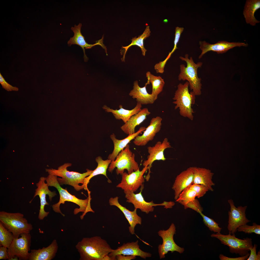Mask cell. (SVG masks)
I'll return each mask as SVG.
<instances>
[{
	"instance_id": "6da1fadb",
	"label": "cell",
	"mask_w": 260,
	"mask_h": 260,
	"mask_svg": "<svg viewBox=\"0 0 260 260\" xmlns=\"http://www.w3.org/2000/svg\"><path fill=\"white\" fill-rule=\"evenodd\" d=\"M57 178V176L51 174H49L47 177H45V181L48 186L55 187L58 190L59 195V202L52 206L53 209L55 212L59 213L65 216V214L62 213L60 209V206L61 204H64L65 202L68 201L75 203L79 206V208L74 209L73 213L76 215L80 212H83L80 217L81 220L83 219L87 212H94L91 207L90 202L91 198L90 193H89L88 197L86 199L83 200L78 198L75 195L70 194L66 188L64 189L62 188L59 184Z\"/></svg>"
},
{
	"instance_id": "7a4b0ae2",
	"label": "cell",
	"mask_w": 260,
	"mask_h": 260,
	"mask_svg": "<svg viewBox=\"0 0 260 260\" xmlns=\"http://www.w3.org/2000/svg\"><path fill=\"white\" fill-rule=\"evenodd\" d=\"M75 247L80 260H102L113 249L106 240L98 236L84 238Z\"/></svg>"
},
{
	"instance_id": "3957f363",
	"label": "cell",
	"mask_w": 260,
	"mask_h": 260,
	"mask_svg": "<svg viewBox=\"0 0 260 260\" xmlns=\"http://www.w3.org/2000/svg\"><path fill=\"white\" fill-rule=\"evenodd\" d=\"M72 164L66 163L58 167V169H46V171L49 174L58 176L61 178H57L58 182L60 185L68 184L73 187L77 191L84 189V187L79 183L84 184L85 177L92 173L93 170L87 169V171L83 173L73 171H69L67 169L68 167L71 166Z\"/></svg>"
},
{
	"instance_id": "277c9868",
	"label": "cell",
	"mask_w": 260,
	"mask_h": 260,
	"mask_svg": "<svg viewBox=\"0 0 260 260\" xmlns=\"http://www.w3.org/2000/svg\"><path fill=\"white\" fill-rule=\"evenodd\" d=\"M182 60L185 61L187 66L184 64L180 65V72L178 76L179 81L187 80L189 83L191 90L193 91L196 96L200 95L201 94L202 84L201 79L199 78L197 75V70L201 67L202 63L199 62L195 63L192 57L188 58V55L186 54L184 57H179Z\"/></svg>"
},
{
	"instance_id": "5b68a950",
	"label": "cell",
	"mask_w": 260,
	"mask_h": 260,
	"mask_svg": "<svg viewBox=\"0 0 260 260\" xmlns=\"http://www.w3.org/2000/svg\"><path fill=\"white\" fill-rule=\"evenodd\" d=\"M189 86L188 81L184 84L180 83L178 84L173 98L175 100L173 103L176 105L175 110L179 108L181 116L192 120L194 118L193 114L194 112L192 106L195 103L196 95L193 91L189 92Z\"/></svg>"
},
{
	"instance_id": "8992f818",
	"label": "cell",
	"mask_w": 260,
	"mask_h": 260,
	"mask_svg": "<svg viewBox=\"0 0 260 260\" xmlns=\"http://www.w3.org/2000/svg\"><path fill=\"white\" fill-rule=\"evenodd\" d=\"M0 222L14 238H18L23 233H30L33 229L32 224L28 222L23 214L19 212L0 211Z\"/></svg>"
},
{
	"instance_id": "52a82bcc",
	"label": "cell",
	"mask_w": 260,
	"mask_h": 260,
	"mask_svg": "<svg viewBox=\"0 0 260 260\" xmlns=\"http://www.w3.org/2000/svg\"><path fill=\"white\" fill-rule=\"evenodd\" d=\"M135 154L133 153L128 144L125 148L118 154L114 161H111L108 170L112 173L116 167V173L117 175H121L124 172L125 169L127 170L128 173L139 169L138 163L135 161Z\"/></svg>"
},
{
	"instance_id": "ba28073f",
	"label": "cell",
	"mask_w": 260,
	"mask_h": 260,
	"mask_svg": "<svg viewBox=\"0 0 260 260\" xmlns=\"http://www.w3.org/2000/svg\"><path fill=\"white\" fill-rule=\"evenodd\" d=\"M232 234L229 233L225 235L217 233L212 234L211 236L218 239L221 244L228 247L230 252L232 254H238L241 256L250 254V248L253 246L252 239L247 237L241 239L236 237L235 233Z\"/></svg>"
},
{
	"instance_id": "9c48e42d",
	"label": "cell",
	"mask_w": 260,
	"mask_h": 260,
	"mask_svg": "<svg viewBox=\"0 0 260 260\" xmlns=\"http://www.w3.org/2000/svg\"><path fill=\"white\" fill-rule=\"evenodd\" d=\"M140 192L135 194L134 192L129 191H124L125 194V197L127 200L126 202L133 204L135 208L140 209L141 211L148 214L150 212L153 211L154 208V207L158 206H164L166 209L171 208L175 204L174 202L172 201H164L160 204L154 203L153 201L148 202L145 201L142 194L143 188V185L141 186Z\"/></svg>"
},
{
	"instance_id": "30bf717a",
	"label": "cell",
	"mask_w": 260,
	"mask_h": 260,
	"mask_svg": "<svg viewBox=\"0 0 260 260\" xmlns=\"http://www.w3.org/2000/svg\"><path fill=\"white\" fill-rule=\"evenodd\" d=\"M20 238H14L9 248H7L8 260H11L15 256L19 260H28L29 251L30 250L31 236L30 233H23Z\"/></svg>"
},
{
	"instance_id": "8fae6325",
	"label": "cell",
	"mask_w": 260,
	"mask_h": 260,
	"mask_svg": "<svg viewBox=\"0 0 260 260\" xmlns=\"http://www.w3.org/2000/svg\"><path fill=\"white\" fill-rule=\"evenodd\" d=\"M176 231L175 226L172 223L167 229L160 230L158 232V235L162 240V244L159 245L158 247L160 259L165 258V255L169 251L172 253L176 251L180 254L184 252V248L178 246L174 241V236Z\"/></svg>"
},
{
	"instance_id": "7c38bea8",
	"label": "cell",
	"mask_w": 260,
	"mask_h": 260,
	"mask_svg": "<svg viewBox=\"0 0 260 260\" xmlns=\"http://www.w3.org/2000/svg\"><path fill=\"white\" fill-rule=\"evenodd\" d=\"M228 202L230 207L228 212V219L227 228L229 233L232 234L237 231L239 227L250 222L246 217V211L247 206H239L236 207L233 200H228Z\"/></svg>"
},
{
	"instance_id": "4fadbf2b",
	"label": "cell",
	"mask_w": 260,
	"mask_h": 260,
	"mask_svg": "<svg viewBox=\"0 0 260 260\" xmlns=\"http://www.w3.org/2000/svg\"><path fill=\"white\" fill-rule=\"evenodd\" d=\"M148 167L145 166L140 171L139 169L130 174L124 172L122 175V179L120 183L116 186L121 188L124 191L136 192L144 181L143 175L148 169Z\"/></svg>"
},
{
	"instance_id": "5bb4252c",
	"label": "cell",
	"mask_w": 260,
	"mask_h": 260,
	"mask_svg": "<svg viewBox=\"0 0 260 260\" xmlns=\"http://www.w3.org/2000/svg\"><path fill=\"white\" fill-rule=\"evenodd\" d=\"M171 148L168 139L166 138H165L162 142L158 141L154 146L147 147L149 155L148 156L147 159L144 161L143 164L144 167H148V173L145 178L147 181H149L150 177V169L153 162L156 160H166V159L164 155V151L166 149Z\"/></svg>"
},
{
	"instance_id": "9a60e30c",
	"label": "cell",
	"mask_w": 260,
	"mask_h": 260,
	"mask_svg": "<svg viewBox=\"0 0 260 260\" xmlns=\"http://www.w3.org/2000/svg\"><path fill=\"white\" fill-rule=\"evenodd\" d=\"M45 177H41L39 180L36 183L37 188L35 190L34 195L33 198L30 202V203L33 199L37 196H39L40 198V206L38 216V218L40 220H43L44 218L47 217L49 213V212H46L44 210L46 205H49V203L46 200V195H48L50 201L52 198L56 195L55 191L52 192L48 188L47 184L45 182Z\"/></svg>"
},
{
	"instance_id": "2e32d148",
	"label": "cell",
	"mask_w": 260,
	"mask_h": 260,
	"mask_svg": "<svg viewBox=\"0 0 260 260\" xmlns=\"http://www.w3.org/2000/svg\"><path fill=\"white\" fill-rule=\"evenodd\" d=\"M162 118L160 116L151 119L149 125L144 131L142 135H137L134 139V144L138 146H143L152 141L156 133L160 130L162 125Z\"/></svg>"
},
{
	"instance_id": "e0dca14e",
	"label": "cell",
	"mask_w": 260,
	"mask_h": 260,
	"mask_svg": "<svg viewBox=\"0 0 260 260\" xmlns=\"http://www.w3.org/2000/svg\"><path fill=\"white\" fill-rule=\"evenodd\" d=\"M119 254L139 256L144 259L152 256L150 253L144 252L140 248L138 240L124 243L117 249H113L108 255L112 260H116V256Z\"/></svg>"
},
{
	"instance_id": "ac0fdd59",
	"label": "cell",
	"mask_w": 260,
	"mask_h": 260,
	"mask_svg": "<svg viewBox=\"0 0 260 260\" xmlns=\"http://www.w3.org/2000/svg\"><path fill=\"white\" fill-rule=\"evenodd\" d=\"M199 44L200 46V48L202 51L201 54L199 57V59L208 51H211L216 52L218 54H222L235 47H246L248 45L247 44L245 43L229 42L225 41H220L216 43L212 44L205 41H200L199 42Z\"/></svg>"
},
{
	"instance_id": "d6986e66",
	"label": "cell",
	"mask_w": 260,
	"mask_h": 260,
	"mask_svg": "<svg viewBox=\"0 0 260 260\" xmlns=\"http://www.w3.org/2000/svg\"><path fill=\"white\" fill-rule=\"evenodd\" d=\"M82 26V24L80 23L78 25H75L74 27H72L71 28V30L74 33V35L72 37L70 38L68 42V45L70 46L72 44H76L80 46L84 52V58L85 61H87L88 60V58L85 54V49H90L94 46L98 45L104 49L107 53L106 47L103 43L104 36H103L101 39L96 41L95 44H88L86 42L84 37L81 33V30Z\"/></svg>"
},
{
	"instance_id": "ffe728a7",
	"label": "cell",
	"mask_w": 260,
	"mask_h": 260,
	"mask_svg": "<svg viewBox=\"0 0 260 260\" xmlns=\"http://www.w3.org/2000/svg\"><path fill=\"white\" fill-rule=\"evenodd\" d=\"M194 177L193 167L188 168L176 176L172 188L174 191L176 200L183 190L193 184Z\"/></svg>"
},
{
	"instance_id": "44dd1931",
	"label": "cell",
	"mask_w": 260,
	"mask_h": 260,
	"mask_svg": "<svg viewBox=\"0 0 260 260\" xmlns=\"http://www.w3.org/2000/svg\"><path fill=\"white\" fill-rule=\"evenodd\" d=\"M118 199V197L117 196L113 198H111L109 200V204L111 206H116L123 212L130 225L129 227V232L132 234H134L135 228L137 224L141 225L142 218L137 215V209L135 208L133 211H130L119 203Z\"/></svg>"
},
{
	"instance_id": "7402d4cb",
	"label": "cell",
	"mask_w": 260,
	"mask_h": 260,
	"mask_svg": "<svg viewBox=\"0 0 260 260\" xmlns=\"http://www.w3.org/2000/svg\"><path fill=\"white\" fill-rule=\"evenodd\" d=\"M58 248L57 240H54L46 247L31 250L29 260H51L55 257Z\"/></svg>"
},
{
	"instance_id": "603a6c76",
	"label": "cell",
	"mask_w": 260,
	"mask_h": 260,
	"mask_svg": "<svg viewBox=\"0 0 260 260\" xmlns=\"http://www.w3.org/2000/svg\"><path fill=\"white\" fill-rule=\"evenodd\" d=\"M193 168L194 173L193 184L203 185L209 190L213 191L212 186L215 185L212 180L213 173L210 170L205 168L195 167Z\"/></svg>"
},
{
	"instance_id": "cb8c5ba5",
	"label": "cell",
	"mask_w": 260,
	"mask_h": 260,
	"mask_svg": "<svg viewBox=\"0 0 260 260\" xmlns=\"http://www.w3.org/2000/svg\"><path fill=\"white\" fill-rule=\"evenodd\" d=\"M145 127H141L139 130L134 133L128 135L125 138L122 140L117 139L115 134L113 133L110 136V137L113 142L114 148L112 153L109 154L108 157V159L111 161H114L119 153L123 150L127 144L132 140L134 139L135 137L145 130Z\"/></svg>"
},
{
	"instance_id": "d4e9b609",
	"label": "cell",
	"mask_w": 260,
	"mask_h": 260,
	"mask_svg": "<svg viewBox=\"0 0 260 260\" xmlns=\"http://www.w3.org/2000/svg\"><path fill=\"white\" fill-rule=\"evenodd\" d=\"M151 113L147 108H143L136 114L132 116L120 127L121 130L128 135L134 133L136 127L139 125Z\"/></svg>"
},
{
	"instance_id": "484cf974",
	"label": "cell",
	"mask_w": 260,
	"mask_h": 260,
	"mask_svg": "<svg viewBox=\"0 0 260 260\" xmlns=\"http://www.w3.org/2000/svg\"><path fill=\"white\" fill-rule=\"evenodd\" d=\"M146 85L145 84L143 87H140L138 81H135L133 89L130 91L129 95L133 99H136L137 102L142 105L153 104L156 100L151 94L148 92L146 88Z\"/></svg>"
},
{
	"instance_id": "4316f807",
	"label": "cell",
	"mask_w": 260,
	"mask_h": 260,
	"mask_svg": "<svg viewBox=\"0 0 260 260\" xmlns=\"http://www.w3.org/2000/svg\"><path fill=\"white\" fill-rule=\"evenodd\" d=\"M142 105L137 102L135 107L130 110L124 109L121 105H119L120 109L118 110L113 109L106 105H104L102 108L105 111L111 113L116 119H121L125 123L132 116L142 110Z\"/></svg>"
},
{
	"instance_id": "83f0119b",
	"label": "cell",
	"mask_w": 260,
	"mask_h": 260,
	"mask_svg": "<svg viewBox=\"0 0 260 260\" xmlns=\"http://www.w3.org/2000/svg\"><path fill=\"white\" fill-rule=\"evenodd\" d=\"M260 8V0L246 1L243 14L247 24L254 26L260 22L259 21L256 19L254 14L256 11Z\"/></svg>"
},
{
	"instance_id": "f1b7e54d",
	"label": "cell",
	"mask_w": 260,
	"mask_h": 260,
	"mask_svg": "<svg viewBox=\"0 0 260 260\" xmlns=\"http://www.w3.org/2000/svg\"><path fill=\"white\" fill-rule=\"evenodd\" d=\"M95 161L98 163V166L93 171L90 175L85 177L84 180V183L82 184L84 186V189L88 190L87 185L91 178L97 175L102 174L108 178L106 175V171L109 164L110 163L111 160L107 159L104 160L100 156L97 157L95 159Z\"/></svg>"
},
{
	"instance_id": "f546056e",
	"label": "cell",
	"mask_w": 260,
	"mask_h": 260,
	"mask_svg": "<svg viewBox=\"0 0 260 260\" xmlns=\"http://www.w3.org/2000/svg\"><path fill=\"white\" fill-rule=\"evenodd\" d=\"M146 76L148 80L145 84L147 85L151 83L152 87L151 94L156 100L158 94L162 91L165 84L164 80L160 76H155L150 72L146 73Z\"/></svg>"
},
{
	"instance_id": "4dcf8cb0",
	"label": "cell",
	"mask_w": 260,
	"mask_h": 260,
	"mask_svg": "<svg viewBox=\"0 0 260 260\" xmlns=\"http://www.w3.org/2000/svg\"><path fill=\"white\" fill-rule=\"evenodd\" d=\"M150 31L149 26H147L143 33L136 38L135 37L131 39L132 42L130 44L126 46H122V48L125 50L124 52L122 58L123 61H124L126 53L129 48L132 46L136 45L139 47L141 50L142 55L144 56L147 50L144 46L143 40L150 35Z\"/></svg>"
},
{
	"instance_id": "1f68e13d",
	"label": "cell",
	"mask_w": 260,
	"mask_h": 260,
	"mask_svg": "<svg viewBox=\"0 0 260 260\" xmlns=\"http://www.w3.org/2000/svg\"><path fill=\"white\" fill-rule=\"evenodd\" d=\"M14 237L13 234L0 222V245L8 248L13 242Z\"/></svg>"
},
{
	"instance_id": "d6a6232c",
	"label": "cell",
	"mask_w": 260,
	"mask_h": 260,
	"mask_svg": "<svg viewBox=\"0 0 260 260\" xmlns=\"http://www.w3.org/2000/svg\"><path fill=\"white\" fill-rule=\"evenodd\" d=\"M196 196L195 192L189 186L182 192L176 201L184 206L189 202L195 199Z\"/></svg>"
},
{
	"instance_id": "836d02e7",
	"label": "cell",
	"mask_w": 260,
	"mask_h": 260,
	"mask_svg": "<svg viewBox=\"0 0 260 260\" xmlns=\"http://www.w3.org/2000/svg\"><path fill=\"white\" fill-rule=\"evenodd\" d=\"M203 219V221L204 225L207 227L210 231L214 233H220L222 228L219 226V224L213 219L206 216L202 212L199 213Z\"/></svg>"
},
{
	"instance_id": "e575fe53",
	"label": "cell",
	"mask_w": 260,
	"mask_h": 260,
	"mask_svg": "<svg viewBox=\"0 0 260 260\" xmlns=\"http://www.w3.org/2000/svg\"><path fill=\"white\" fill-rule=\"evenodd\" d=\"M237 231L238 232H243L246 234H250L254 233L256 234H260V225L255 222L253 223L252 226L245 224L238 228Z\"/></svg>"
},
{
	"instance_id": "d590c367",
	"label": "cell",
	"mask_w": 260,
	"mask_h": 260,
	"mask_svg": "<svg viewBox=\"0 0 260 260\" xmlns=\"http://www.w3.org/2000/svg\"><path fill=\"white\" fill-rule=\"evenodd\" d=\"M185 209L190 208L196 211L198 213L202 212L203 208L202 207L199 201L197 199L189 202L184 206Z\"/></svg>"
},
{
	"instance_id": "8d00e7d4",
	"label": "cell",
	"mask_w": 260,
	"mask_h": 260,
	"mask_svg": "<svg viewBox=\"0 0 260 260\" xmlns=\"http://www.w3.org/2000/svg\"><path fill=\"white\" fill-rule=\"evenodd\" d=\"M189 187L195 192L196 197L198 198L203 196L209 191L206 187L201 185L193 184Z\"/></svg>"
},
{
	"instance_id": "74e56055",
	"label": "cell",
	"mask_w": 260,
	"mask_h": 260,
	"mask_svg": "<svg viewBox=\"0 0 260 260\" xmlns=\"http://www.w3.org/2000/svg\"><path fill=\"white\" fill-rule=\"evenodd\" d=\"M184 28L177 27L176 28L175 30V36L174 42V47L171 51L169 52L168 56L166 59L168 60L170 58L171 55L174 52L176 49L178 48L177 45L178 43L181 34L183 31Z\"/></svg>"
},
{
	"instance_id": "f35d334b",
	"label": "cell",
	"mask_w": 260,
	"mask_h": 260,
	"mask_svg": "<svg viewBox=\"0 0 260 260\" xmlns=\"http://www.w3.org/2000/svg\"><path fill=\"white\" fill-rule=\"evenodd\" d=\"M257 245L254 244L252 247L250 248V254L247 260H260V251H259L256 254V248Z\"/></svg>"
},
{
	"instance_id": "ab89813d",
	"label": "cell",
	"mask_w": 260,
	"mask_h": 260,
	"mask_svg": "<svg viewBox=\"0 0 260 260\" xmlns=\"http://www.w3.org/2000/svg\"><path fill=\"white\" fill-rule=\"evenodd\" d=\"M0 83L2 88L8 91H17L19 90L18 88L13 87L8 84L5 80L1 73H0Z\"/></svg>"
},
{
	"instance_id": "60d3db41",
	"label": "cell",
	"mask_w": 260,
	"mask_h": 260,
	"mask_svg": "<svg viewBox=\"0 0 260 260\" xmlns=\"http://www.w3.org/2000/svg\"><path fill=\"white\" fill-rule=\"evenodd\" d=\"M250 254L240 257L231 258L227 257L223 254H220L219 258L220 260H246L248 258Z\"/></svg>"
},
{
	"instance_id": "b9f144b4",
	"label": "cell",
	"mask_w": 260,
	"mask_h": 260,
	"mask_svg": "<svg viewBox=\"0 0 260 260\" xmlns=\"http://www.w3.org/2000/svg\"><path fill=\"white\" fill-rule=\"evenodd\" d=\"M7 248L5 247L1 246L0 247V259L8 260Z\"/></svg>"
},
{
	"instance_id": "7bdbcfd3",
	"label": "cell",
	"mask_w": 260,
	"mask_h": 260,
	"mask_svg": "<svg viewBox=\"0 0 260 260\" xmlns=\"http://www.w3.org/2000/svg\"><path fill=\"white\" fill-rule=\"evenodd\" d=\"M136 256L133 255H125L122 254H119L116 256V259L117 260H134L136 258Z\"/></svg>"
},
{
	"instance_id": "ee69618b",
	"label": "cell",
	"mask_w": 260,
	"mask_h": 260,
	"mask_svg": "<svg viewBox=\"0 0 260 260\" xmlns=\"http://www.w3.org/2000/svg\"><path fill=\"white\" fill-rule=\"evenodd\" d=\"M102 260H112L108 255L105 256L103 258Z\"/></svg>"
}]
</instances>
